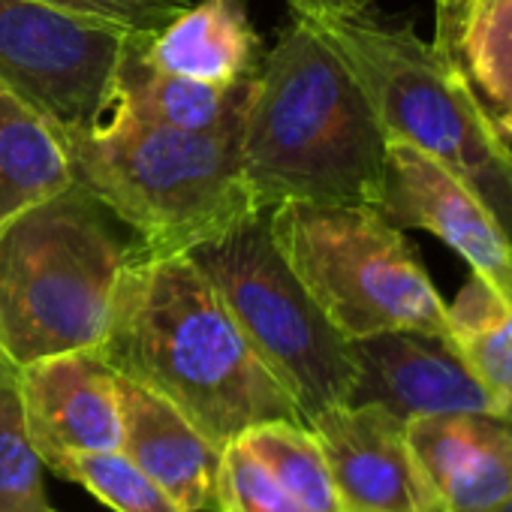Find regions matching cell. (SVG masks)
<instances>
[{"instance_id":"obj_1","label":"cell","mask_w":512,"mask_h":512,"mask_svg":"<svg viewBox=\"0 0 512 512\" xmlns=\"http://www.w3.org/2000/svg\"><path fill=\"white\" fill-rule=\"evenodd\" d=\"M97 350L217 446L275 419L305 422L187 253H133Z\"/></svg>"},{"instance_id":"obj_2","label":"cell","mask_w":512,"mask_h":512,"mask_svg":"<svg viewBox=\"0 0 512 512\" xmlns=\"http://www.w3.org/2000/svg\"><path fill=\"white\" fill-rule=\"evenodd\" d=\"M383 172L386 130L371 100L323 34L293 16L244 112L241 175L253 208L377 205Z\"/></svg>"},{"instance_id":"obj_3","label":"cell","mask_w":512,"mask_h":512,"mask_svg":"<svg viewBox=\"0 0 512 512\" xmlns=\"http://www.w3.org/2000/svg\"><path fill=\"white\" fill-rule=\"evenodd\" d=\"M244 112L190 133L115 106L106 124L64 136L61 145L73 178L130 229L139 253H187L256 211L241 175Z\"/></svg>"},{"instance_id":"obj_4","label":"cell","mask_w":512,"mask_h":512,"mask_svg":"<svg viewBox=\"0 0 512 512\" xmlns=\"http://www.w3.org/2000/svg\"><path fill=\"white\" fill-rule=\"evenodd\" d=\"M133 235L79 181L0 226V350L16 368L97 350Z\"/></svg>"},{"instance_id":"obj_5","label":"cell","mask_w":512,"mask_h":512,"mask_svg":"<svg viewBox=\"0 0 512 512\" xmlns=\"http://www.w3.org/2000/svg\"><path fill=\"white\" fill-rule=\"evenodd\" d=\"M308 22L347 64L386 136L416 145L452 172L488 208L512 250V154L455 64L410 22L386 19L374 0Z\"/></svg>"},{"instance_id":"obj_6","label":"cell","mask_w":512,"mask_h":512,"mask_svg":"<svg viewBox=\"0 0 512 512\" xmlns=\"http://www.w3.org/2000/svg\"><path fill=\"white\" fill-rule=\"evenodd\" d=\"M269 226L293 275L347 341L380 332L452 341L416 247L374 205L281 202L269 208Z\"/></svg>"},{"instance_id":"obj_7","label":"cell","mask_w":512,"mask_h":512,"mask_svg":"<svg viewBox=\"0 0 512 512\" xmlns=\"http://www.w3.org/2000/svg\"><path fill=\"white\" fill-rule=\"evenodd\" d=\"M187 256L211 281L244 341L293 398L305 425L347 404L356 383L353 344L329 323L281 256L269 208L250 211Z\"/></svg>"},{"instance_id":"obj_8","label":"cell","mask_w":512,"mask_h":512,"mask_svg":"<svg viewBox=\"0 0 512 512\" xmlns=\"http://www.w3.org/2000/svg\"><path fill=\"white\" fill-rule=\"evenodd\" d=\"M130 34L34 0H0V82L58 139L97 130L118 106Z\"/></svg>"},{"instance_id":"obj_9","label":"cell","mask_w":512,"mask_h":512,"mask_svg":"<svg viewBox=\"0 0 512 512\" xmlns=\"http://www.w3.org/2000/svg\"><path fill=\"white\" fill-rule=\"evenodd\" d=\"M398 229H425L512 305V250L488 208L416 145L386 136L383 190L374 205Z\"/></svg>"},{"instance_id":"obj_10","label":"cell","mask_w":512,"mask_h":512,"mask_svg":"<svg viewBox=\"0 0 512 512\" xmlns=\"http://www.w3.org/2000/svg\"><path fill=\"white\" fill-rule=\"evenodd\" d=\"M308 428L323 446L344 512H443L407 440L380 404H338Z\"/></svg>"},{"instance_id":"obj_11","label":"cell","mask_w":512,"mask_h":512,"mask_svg":"<svg viewBox=\"0 0 512 512\" xmlns=\"http://www.w3.org/2000/svg\"><path fill=\"white\" fill-rule=\"evenodd\" d=\"M350 344L356 383L347 404H380L404 422L461 410L503 413L449 338L380 332Z\"/></svg>"},{"instance_id":"obj_12","label":"cell","mask_w":512,"mask_h":512,"mask_svg":"<svg viewBox=\"0 0 512 512\" xmlns=\"http://www.w3.org/2000/svg\"><path fill=\"white\" fill-rule=\"evenodd\" d=\"M16 389L28 434L49 470L67 455L121 449L118 374L100 350H73L22 365Z\"/></svg>"},{"instance_id":"obj_13","label":"cell","mask_w":512,"mask_h":512,"mask_svg":"<svg viewBox=\"0 0 512 512\" xmlns=\"http://www.w3.org/2000/svg\"><path fill=\"white\" fill-rule=\"evenodd\" d=\"M407 440L443 512H503L512 500L509 413L416 416Z\"/></svg>"},{"instance_id":"obj_14","label":"cell","mask_w":512,"mask_h":512,"mask_svg":"<svg viewBox=\"0 0 512 512\" xmlns=\"http://www.w3.org/2000/svg\"><path fill=\"white\" fill-rule=\"evenodd\" d=\"M121 452L187 512H217L223 446L208 440L175 404L118 374Z\"/></svg>"},{"instance_id":"obj_15","label":"cell","mask_w":512,"mask_h":512,"mask_svg":"<svg viewBox=\"0 0 512 512\" xmlns=\"http://www.w3.org/2000/svg\"><path fill=\"white\" fill-rule=\"evenodd\" d=\"M136 52L160 73L223 88L256 79L266 61L244 0H196L166 28L136 34Z\"/></svg>"},{"instance_id":"obj_16","label":"cell","mask_w":512,"mask_h":512,"mask_svg":"<svg viewBox=\"0 0 512 512\" xmlns=\"http://www.w3.org/2000/svg\"><path fill=\"white\" fill-rule=\"evenodd\" d=\"M434 49L455 64L512 154V0H470L455 34Z\"/></svg>"},{"instance_id":"obj_17","label":"cell","mask_w":512,"mask_h":512,"mask_svg":"<svg viewBox=\"0 0 512 512\" xmlns=\"http://www.w3.org/2000/svg\"><path fill=\"white\" fill-rule=\"evenodd\" d=\"M73 181L55 130L0 82V226Z\"/></svg>"},{"instance_id":"obj_18","label":"cell","mask_w":512,"mask_h":512,"mask_svg":"<svg viewBox=\"0 0 512 512\" xmlns=\"http://www.w3.org/2000/svg\"><path fill=\"white\" fill-rule=\"evenodd\" d=\"M250 91H253V79L223 88V85L160 73L139 58L136 34H130L127 58L121 67L118 109L148 124L205 133L241 115L250 103Z\"/></svg>"},{"instance_id":"obj_19","label":"cell","mask_w":512,"mask_h":512,"mask_svg":"<svg viewBox=\"0 0 512 512\" xmlns=\"http://www.w3.org/2000/svg\"><path fill=\"white\" fill-rule=\"evenodd\" d=\"M446 314L452 344L512 416V305L485 278L470 275Z\"/></svg>"},{"instance_id":"obj_20","label":"cell","mask_w":512,"mask_h":512,"mask_svg":"<svg viewBox=\"0 0 512 512\" xmlns=\"http://www.w3.org/2000/svg\"><path fill=\"white\" fill-rule=\"evenodd\" d=\"M308 512H344L320 440L305 422L275 419L238 437Z\"/></svg>"},{"instance_id":"obj_21","label":"cell","mask_w":512,"mask_h":512,"mask_svg":"<svg viewBox=\"0 0 512 512\" xmlns=\"http://www.w3.org/2000/svg\"><path fill=\"white\" fill-rule=\"evenodd\" d=\"M52 473L79 482L115 512H187L121 449L67 455L52 467Z\"/></svg>"},{"instance_id":"obj_22","label":"cell","mask_w":512,"mask_h":512,"mask_svg":"<svg viewBox=\"0 0 512 512\" xmlns=\"http://www.w3.org/2000/svg\"><path fill=\"white\" fill-rule=\"evenodd\" d=\"M16 383H0V512H55Z\"/></svg>"},{"instance_id":"obj_23","label":"cell","mask_w":512,"mask_h":512,"mask_svg":"<svg viewBox=\"0 0 512 512\" xmlns=\"http://www.w3.org/2000/svg\"><path fill=\"white\" fill-rule=\"evenodd\" d=\"M217 512H308L241 440L223 446Z\"/></svg>"},{"instance_id":"obj_24","label":"cell","mask_w":512,"mask_h":512,"mask_svg":"<svg viewBox=\"0 0 512 512\" xmlns=\"http://www.w3.org/2000/svg\"><path fill=\"white\" fill-rule=\"evenodd\" d=\"M34 4L106 22L133 34H154L166 28L178 13H184L190 0H34Z\"/></svg>"},{"instance_id":"obj_25","label":"cell","mask_w":512,"mask_h":512,"mask_svg":"<svg viewBox=\"0 0 512 512\" xmlns=\"http://www.w3.org/2000/svg\"><path fill=\"white\" fill-rule=\"evenodd\" d=\"M434 4H437V28H434V40L431 43L440 46V43H446L455 34L461 16L470 7V0H434Z\"/></svg>"},{"instance_id":"obj_26","label":"cell","mask_w":512,"mask_h":512,"mask_svg":"<svg viewBox=\"0 0 512 512\" xmlns=\"http://www.w3.org/2000/svg\"><path fill=\"white\" fill-rule=\"evenodd\" d=\"M293 16H302V19H320V16H332V13H344V10H353L365 0H287Z\"/></svg>"},{"instance_id":"obj_27","label":"cell","mask_w":512,"mask_h":512,"mask_svg":"<svg viewBox=\"0 0 512 512\" xmlns=\"http://www.w3.org/2000/svg\"><path fill=\"white\" fill-rule=\"evenodd\" d=\"M19 380V368L10 362V356L0 350V383H16Z\"/></svg>"},{"instance_id":"obj_28","label":"cell","mask_w":512,"mask_h":512,"mask_svg":"<svg viewBox=\"0 0 512 512\" xmlns=\"http://www.w3.org/2000/svg\"><path fill=\"white\" fill-rule=\"evenodd\" d=\"M503 512H512V500H509V503H506V509H503Z\"/></svg>"}]
</instances>
